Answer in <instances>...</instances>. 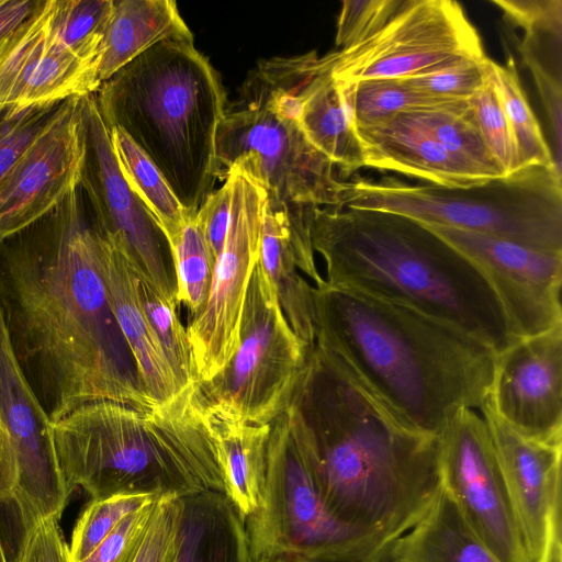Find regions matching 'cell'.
<instances>
[{
  "label": "cell",
  "mask_w": 562,
  "mask_h": 562,
  "mask_svg": "<svg viewBox=\"0 0 562 562\" xmlns=\"http://www.w3.org/2000/svg\"><path fill=\"white\" fill-rule=\"evenodd\" d=\"M99 231L78 186L0 239V305L21 369L52 423L79 406L158 405L143 391L99 271Z\"/></svg>",
  "instance_id": "obj_1"
},
{
  "label": "cell",
  "mask_w": 562,
  "mask_h": 562,
  "mask_svg": "<svg viewBox=\"0 0 562 562\" xmlns=\"http://www.w3.org/2000/svg\"><path fill=\"white\" fill-rule=\"evenodd\" d=\"M292 404L331 512L359 530L397 542L441 488L438 436L398 418L317 341Z\"/></svg>",
  "instance_id": "obj_2"
},
{
  "label": "cell",
  "mask_w": 562,
  "mask_h": 562,
  "mask_svg": "<svg viewBox=\"0 0 562 562\" xmlns=\"http://www.w3.org/2000/svg\"><path fill=\"white\" fill-rule=\"evenodd\" d=\"M313 304L316 341L411 427L439 436L460 409L488 398L495 353L468 334L325 280Z\"/></svg>",
  "instance_id": "obj_3"
},
{
  "label": "cell",
  "mask_w": 562,
  "mask_h": 562,
  "mask_svg": "<svg viewBox=\"0 0 562 562\" xmlns=\"http://www.w3.org/2000/svg\"><path fill=\"white\" fill-rule=\"evenodd\" d=\"M311 240L328 285L414 308L495 355L516 340L485 276L422 222L385 211L317 207Z\"/></svg>",
  "instance_id": "obj_4"
},
{
  "label": "cell",
  "mask_w": 562,
  "mask_h": 562,
  "mask_svg": "<svg viewBox=\"0 0 562 562\" xmlns=\"http://www.w3.org/2000/svg\"><path fill=\"white\" fill-rule=\"evenodd\" d=\"M194 386L150 411L95 402L52 423L68 492L82 487L92 499L115 494H225L218 446Z\"/></svg>",
  "instance_id": "obj_5"
},
{
  "label": "cell",
  "mask_w": 562,
  "mask_h": 562,
  "mask_svg": "<svg viewBox=\"0 0 562 562\" xmlns=\"http://www.w3.org/2000/svg\"><path fill=\"white\" fill-rule=\"evenodd\" d=\"M109 130L119 127L194 216L220 180L216 135L227 100L193 40L157 43L94 92Z\"/></svg>",
  "instance_id": "obj_6"
},
{
  "label": "cell",
  "mask_w": 562,
  "mask_h": 562,
  "mask_svg": "<svg viewBox=\"0 0 562 562\" xmlns=\"http://www.w3.org/2000/svg\"><path fill=\"white\" fill-rule=\"evenodd\" d=\"M216 160L220 180L237 168L263 187L268 207L286 221L297 269L314 286L322 284L311 240L314 212L317 207L340 209L346 180L307 140L296 121L269 106L249 74L218 126Z\"/></svg>",
  "instance_id": "obj_7"
},
{
  "label": "cell",
  "mask_w": 562,
  "mask_h": 562,
  "mask_svg": "<svg viewBox=\"0 0 562 562\" xmlns=\"http://www.w3.org/2000/svg\"><path fill=\"white\" fill-rule=\"evenodd\" d=\"M341 207L396 213L562 252V175L542 166L465 188L357 178L345 182Z\"/></svg>",
  "instance_id": "obj_8"
},
{
  "label": "cell",
  "mask_w": 562,
  "mask_h": 562,
  "mask_svg": "<svg viewBox=\"0 0 562 562\" xmlns=\"http://www.w3.org/2000/svg\"><path fill=\"white\" fill-rule=\"evenodd\" d=\"M244 524L251 560L390 562L396 546L344 522L331 512L294 404L270 424L262 499Z\"/></svg>",
  "instance_id": "obj_9"
},
{
  "label": "cell",
  "mask_w": 562,
  "mask_h": 562,
  "mask_svg": "<svg viewBox=\"0 0 562 562\" xmlns=\"http://www.w3.org/2000/svg\"><path fill=\"white\" fill-rule=\"evenodd\" d=\"M311 349L292 330L273 285L257 263L238 348L218 374L195 384L196 402L201 408L215 407L249 424H271L291 406Z\"/></svg>",
  "instance_id": "obj_10"
},
{
  "label": "cell",
  "mask_w": 562,
  "mask_h": 562,
  "mask_svg": "<svg viewBox=\"0 0 562 562\" xmlns=\"http://www.w3.org/2000/svg\"><path fill=\"white\" fill-rule=\"evenodd\" d=\"M480 35L453 0H404L373 34L319 57L339 81L408 79L484 58Z\"/></svg>",
  "instance_id": "obj_11"
},
{
  "label": "cell",
  "mask_w": 562,
  "mask_h": 562,
  "mask_svg": "<svg viewBox=\"0 0 562 562\" xmlns=\"http://www.w3.org/2000/svg\"><path fill=\"white\" fill-rule=\"evenodd\" d=\"M232 182V205L226 238L214 265L203 310L190 318L187 333L195 384L218 374L236 352L244 305L259 260L267 192L237 168L224 176Z\"/></svg>",
  "instance_id": "obj_12"
},
{
  "label": "cell",
  "mask_w": 562,
  "mask_h": 562,
  "mask_svg": "<svg viewBox=\"0 0 562 562\" xmlns=\"http://www.w3.org/2000/svg\"><path fill=\"white\" fill-rule=\"evenodd\" d=\"M441 486L499 562H530L488 426L462 408L438 436Z\"/></svg>",
  "instance_id": "obj_13"
},
{
  "label": "cell",
  "mask_w": 562,
  "mask_h": 562,
  "mask_svg": "<svg viewBox=\"0 0 562 562\" xmlns=\"http://www.w3.org/2000/svg\"><path fill=\"white\" fill-rule=\"evenodd\" d=\"M85 158L79 187L98 231L124 248L157 289L176 299L169 243L156 218L132 190L117 165L110 131L94 93L80 98Z\"/></svg>",
  "instance_id": "obj_14"
},
{
  "label": "cell",
  "mask_w": 562,
  "mask_h": 562,
  "mask_svg": "<svg viewBox=\"0 0 562 562\" xmlns=\"http://www.w3.org/2000/svg\"><path fill=\"white\" fill-rule=\"evenodd\" d=\"M425 225L468 257L485 276L516 339L562 324V252L479 232Z\"/></svg>",
  "instance_id": "obj_15"
},
{
  "label": "cell",
  "mask_w": 562,
  "mask_h": 562,
  "mask_svg": "<svg viewBox=\"0 0 562 562\" xmlns=\"http://www.w3.org/2000/svg\"><path fill=\"white\" fill-rule=\"evenodd\" d=\"M0 425L15 464L12 502L23 529L42 519L59 520L70 493L60 474L52 422L13 351L0 305Z\"/></svg>",
  "instance_id": "obj_16"
},
{
  "label": "cell",
  "mask_w": 562,
  "mask_h": 562,
  "mask_svg": "<svg viewBox=\"0 0 562 562\" xmlns=\"http://www.w3.org/2000/svg\"><path fill=\"white\" fill-rule=\"evenodd\" d=\"M488 402L521 436L562 442V324L495 355Z\"/></svg>",
  "instance_id": "obj_17"
},
{
  "label": "cell",
  "mask_w": 562,
  "mask_h": 562,
  "mask_svg": "<svg viewBox=\"0 0 562 562\" xmlns=\"http://www.w3.org/2000/svg\"><path fill=\"white\" fill-rule=\"evenodd\" d=\"M80 98H68L0 184V239L42 217L79 186L85 158Z\"/></svg>",
  "instance_id": "obj_18"
},
{
  "label": "cell",
  "mask_w": 562,
  "mask_h": 562,
  "mask_svg": "<svg viewBox=\"0 0 562 562\" xmlns=\"http://www.w3.org/2000/svg\"><path fill=\"white\" fill-rule=\"evenodd\" d=\"M98 69L71 54L52 31L48 0L0 41V108L94 93Z\"/></svg>",
  "instance_id": "obj_19"
},
{
  "label": "cell",
  "mask_w": 562,
  "mask_h": 562,
  "mask_svg": "<svg viewBox=\"0 0 562 562\" xmlns=\"http://www.w3.org/2000/svg\"><path fill=\"white\" fill-rule=\"evenodd\" d=\"M485 419L519 524L530 562H540L549 535L561 525L562 442L529 439L515 431L493 409Z\"/></svg>",
  "instance_id": "obj_20"
},
{
  "label": "cell",
  "mask_w": 562,
  "mask_h": 562,
  "mask_svg": "<svg viewBox=\"0 0 562 562\" xmlns=\"http://www.w3.org/2000/svg\"><path fill=\"white\" fill-rule=\"evenodd\" d=\"M98 262L110 306L132 352L143 391L157 405L172 401L183 391L142 306L137 266L122 246L100 232Z\"/></svg>",
  "instance_id": "obj_21"
},
{
  "label": "cell",
  "mask_w": 562,
  "mask_h": 562,
  "mask_svg": "<svg viewBox=\"0 0 562 562\" xmlns=\"http://www.w3.org/2000/svg\"><path fill=\"white\" fill-rule=\"evenodd\" d=\"M355 133L364 167L447 188H465L492 179L447 151L404 112L383 124L355 128Z\"/></svg>",
  "instance_id": "obj_22"
},
{
  "label": "cell",
  "mask_w": 562,
  "mask_h": 562,
  "mask_svg": "<svg viewBox=\"0 0 562 562\" xmlns=\"http://www.w3.org/2000/svg\"><path fill=\"white\" fill-rule=\"evenodd\" d=\"M525 31L518 50L533 76L551 137L559 172L562 147V0H492Z\"/></svg>",
  "instance_id": "obj_23"
},
{
  "label": "cell",
  "mask_w": 562,
  "mask_h": 562,
  "mask_svg": "<svg viewBox=\"0 0 562 562\" xmlns=\"http://www.w3.org/2000/svg\"><path fill=\"white\" fill-rule=\"evenodd\" d=\"M299 126L307 140L348 177L364 167L361 148L339 85L321 65L316 52L299 55Z\"/></svg>",
  "instance_id": "obj_24"
},
{
  "label": "cell",
  "mask_w": 562,
  "mask_h": 562,
  "mask_svg": "<svg viewBox=\"0 0 562 562\" xmlns=\"http://www.w3.org/2000/svg\"><path fill=\"white\" fill-rule=\"evenodd\" d=\"M202 411L218 446L225 495L245 522L262 499L270 424H249L215 407Z\"/></svg>",
  "instance_id": "obj_25"
},
{
  "label": "cell",
  "mask_w": 562,
  "mask_h": 562,
  "mask_svg": "<svg viewBox=\"0 0 562 562\" xmlns=\"http://www.w3.org/2000/svg\"><path fill=\"white\" fill-rule=\"evenodd\" d=\"M193 40L172 0H113L98 65L100 86L159 42Z\"/></svg>",
  "instance_id": "obj_26"
},
{
  "label": "cell",
  "mask_w": 562,
  "mask_h": 562,
  "mask_svg": "<svg viewBox=\"0 0 562 562\" xmlns=\"http://www.w3.org/2000/svg\"><path fill=\"white\" fill-rule=\"evenodd\" d=\"M177 562H251L244 520L225 494L183 497Z\"/></svg>",
  "instance_id": "obj_27"
},
{
  "label": "cell",
  "mask_w": 562,
  "mask_h": 562,
  "mask_svg": "<svg viewBox=\"0 0 562 562\" xmlns=\"http://www.w3.org/2000/svg\"><path fill=\"white\" fill-rule=\"evenodd\" d=\"M393 557L404 562H499L442 486L426 515L398 539Z\"/></svg>",
  "instance_id": "obj_28"
},
{
  "label": "cell",
  "mask_w": 562,
  "mask_h": 562,
  "mask_svg": "<svg viewBox=\"0 0 562 562\" xmlns=\"http://www.w3.org/2000/svg\"><path fill=\"white\" fill-rule=\"evenodd\" d=\"M258 266L273 285L292 330L306 347L313 348L316 341L313 286L297 272L285 218L268 205Z\"/></svg>",
  "instance_id": "obj_29"
},
{
  "label": "cell",
  "mask_w": 562,
  "mask_h": 562,
  "mask_svg": "<svg viewBox=\"0 0 562 562\" xmlns=\"http://www.w3.org/2000/svg\"><path fill=\"white\" fill-rule=\"evenodd\" d=\"M109 131L123 177L151 212L170 247L192 216L181 205L161 172L128 135L119 127Z\"/></svg>",
  "instance_id": "obj_30"
},
{
  "label": "cell",
  "mask_w": 562,
  "mask_h": 562,
  "mask_svg": "<svg viewBox=\"0 0 562 562\" xmlns=\"http://www.w3.org/2000/svg\"><path fill=\"white\" fill-rule=\"evenodd\" d=\"M404 113L458 159L488 178L504 177L480 134L470 99L445 101Z\"/></svg>",
  "instance_id": "obj_31"
},
{
  "label": "cell",
  "mask_w": 562,
  "mask_h": 562,
  "mask_svg": "<svg viewBox=\"0 0 562 562\" xmlns=\"http://www.w3.org/2000/svg\"><path fill=\"white\" fill-rule=\"evenodd\" d=\"M490 75L495 85L514 138L519 169L542 166L558 171L550 146L521 87L514 58L504 65L491 60Z\"/></svg>",
  "instance_id": "obj_32"
},
{
  "label": "cell",
  "mask_w": 562,
  "mask_h": 562,
  "mask_svg": "<svg viewBox=\"0 0 562 562\" xmlns=\"http://www.w3.org/2000/svg\"><path fill=\"white\" fill-rule=\"evenodd\" d=\"M336 81L353 130L380 125L403 112L450 101L417 92L400 79Z\"/></svg>",
  "instance_id": "obj_33"
},
{
  "label": "cell",
  "mask_w": 562,
  "mask_h": 562,
  "mask_svg": "<svg viewBox=\"0 0 562 562\" xmlns=\"http://www.w3.org/2000/svg\"><path fill=\"white\" fill-rule=\"evenodd\" d=\"M175 271L176 302L199 314L207 300L215 258L195 215L190 217L170 245Z\"/></svg>",
  "instance_id": "obj_34"
},
{
  "label": "cell",
  "mask_w": 562,
  "mask_h": 562,
  "mask_svg": "<svg viewBox=\"0 0 562 562\" xmlns=\"http://www.w3.org/2000/svg\"><path fill=\"white\" fill-rule=\"evenodd\" d=\"M113 0H48L53 33L77 58L98 69Z\"/></svg>",
  "instance_id": "obj_35"
},
{
  "label": "cell",
  "mask_w": 562,
  "mask_h": 562,
  "mask_svg": "<svg viewBox=\"0 0 562 562\" xmlns=\"http://www.w3.org/2000/svg\"><path fill=\"white\" fill-rule=\"evenodd\" d=\"M138 293L148 322L157 336L181 391L195 385L192 351L187 328L176 312V299L160 292L138 267Z\"/></svg>",
  "instance_id": "obj_36"
},
{
  "label": "cell",
  "mask_w": 562,
  "mask_h": 562,
  "mask_svg": "<svg viewBox=\"0 0 562 562\" xmlns=\"http://www.w3.org/2000/svg\"><path fill=\"white\" fill-rule=\"evenodd\" d=\"M157 497L115 494L91 499L75 525L69 547L70 562L85 560L124 517L150 505Z\"/></svg>",
  "instance_id": "obj_37"
},
{
  "label": "cell",
  "mask_w": 562,
  "mask_h": 562,
  "mask_svg": "<svg viewBox=\"0 0 562 562\" xmlns=\"http://www.w3.org/2000/svg\"><path fill=\"white\" fill-rule=\"evenodd\" d=\"M67 100L0 108V184L24 151L59 115Z\"/></svg>",
  "instance_id": "obj_38"
},
{
  "label": "cell",
  "mask_w": 562,
  "mask_h": 562,
  "mask_svg": "<svg viewBox=\"0 0 562 562\" xmlns=\"http://www.w3.org/2000/svg\"><path fill=\"white\" fill-rule=\"evenodd\" d=\"M182 509V497L159 496L143 533L117 562H177Z\"/></svg>",
  "instance_id": "obj_39"
},
{
  "label": "cell",
  "mask_w": 562,
  "mask_h": 562,
  "mask_svg": "<svg viewBox=\"0 0 562 562\" xmlns=\"http://www.w3.org/2000/svg\"><path fill=\"white\" fill-rule=\"evenodd\" d=\"M470 102L484 144L503 175L519 170L514 138L491 75Z\"/></svg>",
  "instance_id": "obj_40"
},
{
  "label": "cell",
  "mask_w": 562,
  "mask_h": 562,
  "mask_svg": "<svg viewBox=\"0 0 562 562\" xmlns=\"http://www.w3.org/2000/svg\"><path fill=\"white\" fill-rule=\"evenodd\" d=\"M491 59H471L431 74L417 76L403 81L426 95L440 100L471 99L486 82L490 76Z\"/></svg>",
  "instance_id": "obj_41"
},
{
  "label": "cell",
  "mask_w": 562,
  "mask_h": 562,
  "mask_svg": "<svg viewBox=\"0 0 562 562\" xmlns=\"http://www.w3.org/2000/svg\"><path fill=\"white\" fill-rule=\"evenodd\" d=\"M404 0H345L337 21L336 45L346 48L378 31Z\"/></svg>",
  "instance_id": "obj_42"
},
{
  "label": "cell",
  "mask_w": 562,
  "mask_h": 562,
  "mask_svg": "<svg viewBox=\"0 0 562 562\" xmlns=\"http://www.w3.org/2000/svg\"><path fill=\"white\" fill-rule=\"evenodd\" d=\"M16 562H70L58 520L42 519L26 527Z\"/></svg>",
  "instance_id": "obj_43"
},
{
  "label": "cell",
  "mask_w": 562,
  "mask_h": 562,
  "mask_svg": "<svg viewBox=\"0 0 562 562\" xmlns=\"http://www.w3.org/2000/svg\"><path fill=\"white\" fill-rule=\"evenodd\" d=\"M154 503L124 517L81 562H117L143 533L151 516Z\"/></svg>",
  "instance_id": "obj_44"
},
{
  "label": "cell",
  "mask_w": 562,
  "mask_h": 562,
  "mask_svg": "<svg viewBox=\"0 0 562 562\" xmlns=\"http://www.w3.org/2000/svg\"><path fill=\"white\" fill-rule=\"evenodd\" d=\"M232 205V182L228 177L214 190L195 214L216 260L227 234Z\"/></svg>",
  "instance_id": "obj_45"
},
{
  "label": "cell",
  "mask_w": 562,
  "mask_h": 562,
  "mask_svg": "<svg viewBox=\"0 0 562 562\" xmlns=\"http://www.w3.org/2000/svg\"><path fill=\"white\" fill-rule=\"evenodd\" d=\"M44 0H0V41L29 20Z\"/></svg>",
  "instance_id": "obj_46"
},
{
  "label": "cell",
  "mask_w": 562,
  "mask_h": 562,
  "mask_svg": "<svg viewBox=\"0 0 562 562\" xmlns=\"http://www.w3.org/2000/svg\"><path fill=\"white\" fill-rule=\"evenodd\" d=\"M15 485V464L10 441L0 425V503L12 502Z\"/></svg>",
  "instance_id": "obj_47"
},
{
  "label": "cell",
  "mask_w": 562,
  "mask_h": 562,
  "mask_svg": "<svg viewBox=\"0 0 562 562\" xmlns=\"http://www.w3.org/2000/svg\"><path fill=\"white\" fill-rule=\"evenodd\" d=\"M251 562H305V561L289 559V558H260V559L251 560Z\"/></svg>",
  "instance_id": "obj_48"
},
{
  "label": "cell",
  "mask_w": 562,
  "mask_h": 562,
  "mask_svg": "<svg viewBox=\"0 0 562 562\" xmlns=\"http://www.w3.org/2000/svg\"><path fill=\"white\" fill-rule=\"evenodd\" d=\"M0 562H9L8 558H7V554H5V550H4V546H3L1 533H0Z\"/></svg>",
  "instance_id": "obj_49"
},
{
  "label": "cell",
  "mask_w": 562,
  "mask_h": 562,
  "mask_svg": "<svg viewBox=\"0 0 562 562\" xmlns=\"http://www.w3.org/2000/svg\"><path fill=\"white\" fill-rule=\"evenodd\" d=\"M390 562H404V561L396 557H393Z\"/></svg>",
  "instance_id": "obj_50"
}]
</instances>
